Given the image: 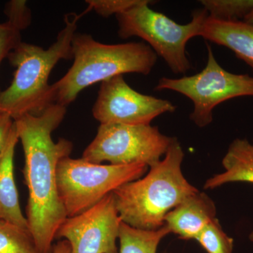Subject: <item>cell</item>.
I'll list each match as a JSON object with an SVG mask.
<instances>
[{
    "label": "cell",
    "instance_id": "obj_1",
    "mask_svg": "<svg viewBox=\"0 0 253 253\" xmlns=\"http://www.w3.org/2000/svg\"><path fill=\"white\" fill-rule=\"evenodd\" d=\"M66 107L54 104L39 116L26 114L15 120L25 155L23 169L28 189L26 219L38 253H51L52 243L67 218L59 198L56 169L68 157L73 143L53 140V131L62 123Z\"/></svg>",
    "mask_w": 253,
    "mask_h": 253
},
{
    "label": "cell",
    "instance_id": "obj_2",
    "mask_svg": "<svg viewBox=\"0 0 253 253\" xmlns=\"http://www.w3.org/2000/svg\"><path fill=\"white\" fill-rule=\"evenodd\" d=\"M184 158L182 147L175 139L164 158L149 167L146 176L113 191L123 222L136 229L157 230L164 226L168 212L199 191L183 174Z\"/></svg>",
    "mask_w": 253,
    "mask_h": 253
},
{
    "label": "cell",
    "instance_id": "obj_3",
    "mask_svg": "<svg viewBox=\"0 0 253 253\" xmlns=\"http://www.w3.org/2000/svg\"><path fill=\"white\" fill-rule=\"evenodd\" d=\"M81 14H66L64 28L48 49L21 42L8 56L16 68L14 79L0 92V111L15 120L26 114L39 116L54 104L50 73L60 60L73 59L72 41Z\"/></svg>",
    "mask_w": 253,
    "mask_h": 253
},
{
    "label": "cell",
    "instance_id": "obj_4",
    "mask_svg": "<svg viewBox=\"0 0 253 253\" xmlns=\"http://www.w3.org/2000/svg\"><path fill=\"white\" fill-rule=\"evenodd\" d=\"M73 63L66 74L51 84L54 104L67 108L83 89L126 73L147 76L158 56L146 43L103 44L89 35L76 33L72 41Z\"/></svg>",
    "mask_w": 253,
    "mask_h": 253
},
{
    "label": "cell",
    "instance_id": "obj_5",
    "mask_svg": "<svg viewBox=\"0 0 253 253\" xmlns=\"http://www.w3.org/2000/svg\"><path fill=\"white\" fill-rule=\"evenodd\" d=\"M151 2L144 0L141 4L117 15L118 36L123 39L141 38L166 61L173 73L185 74L192 68L186 53V44L190 40L199 37L208 17L207 11L204 8L195 10L189 23L179 24L151 9Z\"/></svg>",
    "mask_w": 253,
    "mask_h": 253
},
{
    "label": "cell",
    "instance_id": "obj_6",
    "mask_svg": "<svg viewBox=\"0 0 253 253\" xmlns=\"http://www.w3.org/2000/svg\"><path fill=\"white\" fill-rule=\"evenodd\" d=\"M148 169L144 163L116 166L63 158L58 164L56 179L67 217L87 211L118 188L141 178Z\"/></svg>",
    "mask_w": 253,
    "mask_h": 253
},
{
    "label": "cell",
    "instance_id": "obj_7",
    "mask_svg": "<svg viewBox=\"0 0 253 253\" xmlns=\"http://www.w3.org/2000/svg\"><path fill=\"white\" fill-rule=\"evenodd\" d=\"M206 67L197 74L180 78H161L155 90H172L184 95L194 104L190 119L199 127L213 120V110L227 100L239 96H253V77L228 72L218 63L212 47L206 44Z\"/></svg>",
    "mask_w": 253,
    "mask_h": 253
},
{
    "label": "cell",
    "instance_id": "obj_8",
    "mask_svg": "<svg viewBox=\"0 0 253 253\" xmlns=\"http://www.w3.org/2000/svg\"><path fill=\"white\" fill-rule=\"evenodd\" d=\"M175 139L151 125L101 124L82 158L96 164L144 163L149 168L162 159Z\"/></svg>",
    "mask_w": 253,
    "mask_h": 253
},
{
    "label": "cell",
    "instance_id": "obj_9",
    "mask_svg": "<svg viewBox=\"0 0 253 253\" xmlns=\"http://www.w3.org/2000/svg\"><path fill=\"white\" fill-rule=\"evenodd\" d=\"M176 109L169 100L138 92L123 76H118L101 83L92 113L101 124L138 126L151 125L155 118Z\"/></svg>",
    "mask_w": 253,
    "mask_h": 253
},
{
    "label": "cell",
    "instance_id": "obj_10",
    "mask_svg": "<svg viewBox=\"0 0 253 253\" xmlns=\"http://www.w3.org/2000/svg\"><path fill=\"white\" fill-rule=\"evenodd\" d=\"M122 221L111 193L87 211L66 218L56 238L68 241L71 253H118Z\"/></svg>",
    "mask_w": 253,
    "mask_h": 253
},
{
    "label": "cell",
    "instance_id": "obj_11",
    "mask_svg": "<svg viewBox=\"0 0 253 253\" xmlns=\"http://www.w3.org/2000/svg\"><path fill=\"white\" fill-rule=\"evenodd\" d=\"M214 201L204 192L195 193L168 213L164 225L182 240H196L205 227L214 219Z\"/></svg>",
    "mask_w": 253,
    "mask_h": 253
},
{
    "label": "cell",
    "instance_id": "obj_12",
    "mask_svg": "<svg viewBox=\"0 0 253 253\" xmlns=\"http://www.w3.org/2000/svg\"><path fill=\"white\" fill-rule=\"evenodd\" d=\"M199 37L231 50L253 71V25L241 20L219 21L208 16Z\"/></svg>",
    "mask_w": 253,
    "mask_h": 253
},
{
    "label": "cell",
    "instance_id": "obj_13",
    "mask_svg": "<svg viewBox=\"0 0 253 253\" xmlns=\"http://www.w3.org/2000/svg\"><path fill=\"white\" fill-rule=\"evenodd\" d=\"M18 140L19 138L14 123L7 146L0 159V219L30 231L27 219L20 207L14 179V153Z\"/></svg>",
    "mask_w": 253,
    "mask_h": 253
},
{
    "label": "cell",
    "instance_id": "obj_14",
    "mask_svg": "<svg viewBox=\"0 0 253 253\" xmlns=\"http://www.w3.org/2000/svg\"><path fill=\"white\" fill-rule=\"evenodd\" d=\"M224 171L205 183V189H214L231 182L253 184V144L246 139H234L222 159Z\"/></svg>",
    "mask_w": 253,
    "mask_h": 253
},
{
    "label": "cell",
    "instance_id": "obj_15",
    "mask_svg": "<svg viewBox=\"0 0 253 253\" xmlns=\"http://www.w3.org/2000/svg\"><path fill=\"white\" fill-rule=\"evenodd\" d=\"M169 234L170 231L166 225L157 230H143L122 221L118 236V253H157L160 243Z\"/></svg>",
    "mask_w": 253,
    "mask_h": 253
},
{
    "label": "cell",
    "instance_id": "obj_16",
    "mask_svg": "<svg viewBox=\"0 0 253 253\" xmlns=\"http://www.w3.org/2000/svg\"><path fill=\"white\" fill-rule=\"evenodd\" d=\"M0 253H38L29 231L0 219Z\"/></svg>",
    "mask_w": 253,
    "mask_h": 253
},
{
    "label": "cell",
    "instance_id": "obj_17",
    "mask_svg": "<svg viewBox=\"0 0 253 253\" xmlns=\"http://www.w3.org/2000/svg\"><path fill=\"white\" fill-rule=\"evenodd\" d=\"M209 17L219 21L244 20L253 10V0H201Z\"/></svg>",
    "mask_w": 253,
    "mask_h": 253
},
{
    "label": "cell",
    "instance_id": "obj_18",
    "mask_svg": "<svg viewBox=\"0 0 253 253\" xmlns=\"http://www.w3.org/2000/svg\"><path fill=\"white\" fill-rule=\"evenodd\" d=\"M196 241L208 253H233L234 240L223 230L214 218L196 238Z\"/></svg>",
    "mask_w": 253,
    "mask_h": 253
},
{
    "label": "cell",
    "instance_id": "obj_19",
    "mask_svg": "<svg viewBox=\"0 0 253 253\" xmlns=\"http://www.w3.org/2000/svg\"><path fill=\"white\" fill-rule=\"evenodd\" d=\"M25 28L23 25L12 18H9L6 22L0 23V66L3 60L21 42V31Z\"/></svg>",
    "mask_w": 253,
    "mask_h": 253
},
{
    "label": "cell",
    "instance_id": "obj_20",
    "mask_svg": "<svg viewBox=\"0 0 253 253\" xmlns=\"http://www.w3.org/2000/svg\"><path fill=\"white\" fill-rule=\"evenodd\" d=\"M144 0H86L87 9L94 10L103 17H109L126 12L134 6L144 2Z\"/></svg>",
    "mask_w": 253,
    "mask_h": 253
},
{
    "label": "cell",
    "instance_id": "obj_21",
    "mask_svg": "<svg viewBox=\"0 0 253 253\" xmlns=\"http://www.w3.org/2000/svg\"><path fill=\"white\" fill-rule=\"evenodd\" d=\"M14 126V121L9 114H0V159L7 146L11 131Z\"/></svg>",
    "mask_w": 253,
    "mask_h": 253
},
{
    "label": "cell",
    "instance_id": "obj_22",
    "mask_svg": "<svg viewBox=\"0 0 253 253\" xmlns=\"http://www.w3.org/2000/svg\"><path fill=\"white\" fill-rule=\"evenodd\" d=\"M51 253H71V248L69 243L66 240L59 241L53 246Z\"/></svg>",
    "mask_w": 253,
    "mask_h": 253
},
{
    "label": "cell",
    "instance_id": "obj_23",
    "mask_svg": "<svg viewBox=\"0 0 253 253\" xmlns=\"http://www.w3.org/2000/svg\"><path fill=\"white\" fill-rule=\"evenodd\" d=\"M243 21H244L245 22L250 23V24L253 25V10L249 15H247V16L245 17L244 20H243Z\"/></svg>",
    "mask_w": 253,
    "mask_h": 253
},
{
    "label": "cell",
    "instance_id": "obj_24",
    "mask_svg": "<svg viewBox=\"0 0 253 253\" xmlns=\"http://www.w3.org/2000/svg\"><path fill=\"white\" fill-rule=\"evenodd\" d=\"M249 239L251 240V241L253 242V231L252 233H251L249 235Z\"/></svg>",
    "mask_w": 253,
    "mask_h": 253
},
{
    "label": "cell",
    "instance_id": "obj_25",
    "mask_svg": "<svg viewBox=\"0 0 253 253\" xmlns=\"http://www.w3.org/2000/svg\"><path fill=\"white\" fill-rule=\"evenodd\" d=\"M1 113H2V112H1V111H0V114H1Z\"/></svg>",
    "mask_w": 253,
    "mask_h": 253
}]
</instances>
